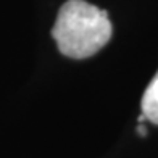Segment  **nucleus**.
I'll return each mask as SVG.
<instances>
[{
  "mask_svg": "<svg viewBox=\"0 0 158 158\" xmlns=\"http://www.w3.org/2000/svg\"><path fill=\"white\" fill-rule=\"evenodd\" d=\"M52 35L63 55L82 60L106 45L111 37V23L106 11L95 5L68 0L58 11Z\"/></svg>",
  "mask_w": 158,
  "mask_h": 158,
  "instance_id": "f257e3e1",
  "label": "nucleus"
},
{
  "mask_svg": "<svg viewBox=\"0 0 158 158\" xmlns=\"http://www.w3.org/2000/svg\"><path fill=\"white\" fill-rule=\"evenodd\" d=\"M142 114L145 116V119L158 124V73L148 84L142 97Z\"/></svg>",
  "mask_w": 158,
  "mask_h": 158,
  "instance_id": "f03ea898",
  "label": "nucleus"
},
{
  "mask_svg": "<svg viewBox=\"0 0 158 158\" xmlns=\"http://www.w3.org/2000/svg\"><path fill=\"white\" fill-rule=\"evenodd\" d=\"M137 132H140V135H145V134H147L145 126H143V124H139V126H137Z\"/></svg>",
  "mask_w": 158,
  "mask_h": 158,
  "instance_id": "7ed1b4c3",
  "label": "nucleus"
}]
</instances>
